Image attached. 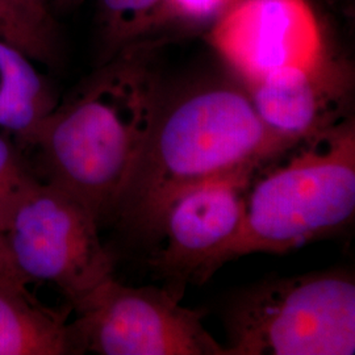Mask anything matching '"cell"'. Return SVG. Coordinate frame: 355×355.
<instances>
[{
	"mask_svg": "<svg viewBox=\"0 0 355 355\" xmlns=\"http://www.w3.org/2000/svg\"><path fill=\"white\" fill-rule=\"evenodd\" d=\"M293 146L267 129L248 89L234 83L161 95L111 221L142 239H158L166 207L180 191L245 166L268 165Z\"/></svg>",
	"mask_w": 355,
	"mask_h": 355,
	"instance_id": "6da1fadb",
	"label": "cell"
},
{
	"mask_svg": "<svg viewBox=\"0 0 355 355\" xmlns=\"http://www.w3.org/2000/svg\"><path fill=\"white\" fill-rule=\"evenodd\" d=\"M145 41L117 51L57 103L38 130L45 180L111 221L161 99Z\"/></svg>",
	"mask_w": 355,
	"mask_h": 355,
	"instance_id": "7a4b0ae2",
	"label": "cell"
},
{
	"mask_svg": "<svg viewBox=\"0 0 355 355\" xmlns=\"http://www.w3.org/2000/svg\"><path fill=\"white\" fill-rule=\"evenodd\" d=\"M261 170L241 230L220 265L254 253L282 254L346 228L355 214L354 120L345 117Z\"/></svg>",
	"mask_w": 355,
	"mask_h": 355,
	"instance_id": "3957f363",
	"label": "cell"
},
{
	"mask_svg": "<svg viewBox=\"0 0 355 355\" xmlns=\"http://www.w3.org/2000/svg\"><path fill=\"white\" fill-rule=\"evenodd\" d=\"M227 355L355 353L354 278L341 270L259 282L225 312Z\"/></svg>",
	"mask_w": 355,
	"mask_h": 355,
	"instance_id": "277c9868",
	"label": "cell"
},
{
	"mask_svg": "<svg viewBox=\"0 0 355 355\" xmlns=\"http://www.w3.org/2000/svg\"><path fill=\"white\" fill-rule=\"evenodd\" d=\"M101 223L64 187L33 178L16 196L0 232V250L26 284L53 283L74 309L114 277V258L99 236Z\"/></svg>",
	"mask_w": 355,
	"mask_h": 355,
	"instance_id": "5b68a950",
	"label": "cell"
},
{
	"mask_svg": "<svg viewBox=\"0 0 355 355\" xmlns=\"http://www.w3.org/2000/svg\"><path fill=\"white\" fill-rule=\"evenodd\" d=\"M173 288L130 287L111 277L73 309L76 354L227 355L203 325V311Z\"/></svg>",
	"mask_w": 355,
	"mask_h": 355,
	"instance_id": "8992f818",
	"label": "cell"
},
{
	"mask_svg": "<svg viewBox=\"0 0 355 355\" xmlns=\"http://www.w3.org/2000/svg\"><path fill=\"white\" fill-rule=\"evenodd\" d=\"M263 167L245 166L202 180L166 207L158 232L164 245L152 265L173 282L170 288L182 293L184 283H203L221 267L223 254L241 230L254 178Z\"/></svg>",
	"mask_w": 355,
	"mask_h": 355,
	"instance_id": "52a82bcc",
	"label": "cell"
},
{
	"mask_svg": "<svg viewBox=\"0 0 355 355\" xmlns=\"http://www.w3.org/2000/svg\"><path fill=\"white\" fill-rule=\"evenodd\" d=\"M211 44L246 86L287 66L329 60L306 0H240L217 17Z\"/></svg>",
	"mask_w": 355,
	"mask_h": 355,
	"instance_id": "ba28073f",
	"label": "cell"
},
{
	"mask_svg": "<svg viewBox=\"0 0 355 355\" xmlns=\"http://www.w3.org/2000/svg\"><path fill=\"white\" fill-rule=\"evenodd\" d=\"M349 74L330 60L316 67L287 66L246 85L254 108L267 129L297 145L345 119Z\"/></svg>",
	"mask_w": 355,
	"mask_h": 355,
	"instance_id": "9c48e42d",
	"label": "cell"
},
{
	"mask_svg": "<svg viewBox=\"0 0 355 355\" xmlns=\"http://www.w3.org/2000/svg\"><path fill=\"white\" fill-rule=\"evenodd\" d=\"M15 280L0 282V355L76 354L70 333L71 305L41 304Z\"/></svg>",
	"mask_w": 355,
	"mask_h": 355,
	"instance_id": "30bf717a",
	"label": "cell"
},
{
	"mask_svg": "<svg viewBox=\"0 0 355 355\" xmlns=\"http://www.w3.org/2000/svg\"><path fill=\"white\" fill-rule=\"evenodd\" d=\"M28 55L0 40V129L33 146L58 99Z\"/></svg>",
	"mask_w": 355,
	"mask_h": 355,
	"instance_id": "8fae6325",
	"label": "cell"
},
{
	"mask_svg": "<svg viewBox=\"0 0 355 355\" xmlns=\"http://www.w3.org/2000/svg\"><path fill=\"white\" fill-rule=\"evenodd\" d=\"M0 40L37 64L54 66L60 57L58 36L45 0H0Z\"/></svg>",
	"mask_w": 355,
	"mask_h": 355,
	"instance_id": "7c38bea8",
	"label": "cell"
},
{
	"mask_svg": "<svg viewBox=\"0 0 355 355\" xmlns=\"http://www.w3.org/2000/svg\"><path fill=\"white\" fill-rule=\"evenodd\" d=\"M104 54L103 61L132 44L170 12L168 0H99Z\"/></svg>",
	"mask_w": 355,
	"mask_h": 355,
	"instance_id": "4fadbf2b",
	"label": "cell"
},
{
	"mask_svg": "<svg viewBox=\"0 0 355 355\" xmlns=\"http://www.w3.org/2000/svg\"><path fill=\"white\" fill-rule=\"evenodd\" d=\"M33 178L12 142L0 136V190L16 199Z\"/></svg>",
	"mask_w": 355,
	"mask_h": 355,
	"instance_id": "5bb4252c",
	"label": "cell"
},
{
	"mask_svg": "<svg viewBox=\"0 0 355 355\" xmlns=\"http://www.w3.org/2000/svg\"><path fill=\"white\" fill-rule=\"evenodd\" d=\"M233 3L234 0H168V8L170 13H177L184 19L203 21L218 17Z\"/></svg>",
	"mask_w": 355,
	"mask_h": 355,
	"instance_id": "9a60e30c",
	"label": "cell"
},
{
	"mask_svg": "<svg viewBox=\"0 0 355 355\" xmlns=\"http://www.w3.org/2000/svg\"><path fill=\"white\" fill-rule=\"evenodd\" d=\"M13 202H15V199L0 190V232L6 225V221H7L10 211L12 208Z\"/></svg>",
	"mask_w": 355,
	"mask_h": 355,
	"instance_id": "2e32d148",
	"label": "cell"
},
{
	"mask_svg": "<svg viewBox=\"0 0 355 355\" xmlns=\"http://www.w3.org/2000/svg\"><path fill=\"white\" fill-rule=\"evenodd\" d=\"M3 280H15V282L24 283L19 277H16L13 274L12 270L7 265V262H6V259H4L3 254H1V250H0V282H3Z\"/></svg>",
	"mask_w": 355,
	"mask_h": 355,
	"instance_id": "e0dca14e",
	"label": "cell"
},
{
	"mask_svg": "<svg viewBox=\"0 0 355 355\" xmlns=\"http://www.w3.org/2000/svg\"><path fill=\"white\" fill-rule=\"evenodd\" d=\"M55 3H58L60 6H76L78 3H80L82 0H54Z\"/></svg>",
	"mask_w": 355,
	"mask_h": 355,
	"instance_id": "ac0fdd59",
	"label": "cell"
},
{
	"mask_svg": "<svg viewBox=\"0 0 355 355\" xmlns=\"http://www.w3.org/2000/svg\"><path fill=\"white\" fill-rule=\"evenodd\" d=\"M45 1H48V3H49V1H51V0H45ZM53 1H54V0H53Z\"/></svg>",
	"mask_w": 355,
	"mask_h": 355,
	"instance_id": "d6986e66",
	"label": "cell"
}]
</instances>
